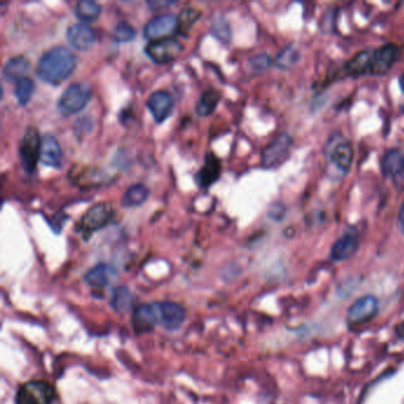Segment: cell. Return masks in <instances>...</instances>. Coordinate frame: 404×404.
Instances as JSON below:
<instances>
[{
    "label": "cell",
    "mask_w": 404,
    "mask_h": 404,
    "mask_svg": "<svg viewBox=\"0 0 404 404\" xmlns=\"http://www.w3.org/2000/svg\"><path fill=\"white\" fill-rule=\"evenodd\" d=\"M382 172L393 178L397 185L404 186V155L398 150H390L382 159Z\"/></svg>",
    "instance_id": "obj_15"
},
{
    "label": "cell",
    "mask_w": 404,
    "mask_h": 404,
    "mask_svg": "<svg viewBox=\"0 0 404 404\" xmlns=\"http://www.w3.org/2000/svg\"><path fill=\"white\" fill-rule=\"evenodd\" d=\"M354 147L349 141H342L334 145L329 152V159L334 163L340 171L347 172L354 161Z\"/></svg>",
    "instance_id": "obj_21"
},
{
    "label": "cell",
    "mask_w": 404,
    "mask_h": 404,
    "mask_svg": "<svg viewBox=\"0 0 404 404\" xmlns=\"http://www.w3.org/2000/svg\"><path fill=\"white\" fill-rule=\"evenodd\" d=\"M40 160L50 168H60L62 164V150L58 139L51 134L42 138Z\"/></svg>",
    "instance_id": "obj_18"
},
{
    "label": "cell",
    "mask_w": 404,
    "mask_h": 404,
    "mask_svg": "<svg viewBox=\"0 0 404 404\" xmlns=\"http://www.w3.org/2000/svg\"><path fill=\"white\" fill-rule=\"evenodd\" d=\"M133 329L138 334L151 332L155 326H161L160 302L141 305L133 313Z\"/></svg>",
    "instance_id": "obj_8"
},
{
    "label": "cell",
    "mask_w": 404,
    "mask_h": 404,
    "mask_svg": "<svg viewBox=\"0 0 404 404\" xmlns=\"http://www.w3.org/2000/svg\"><path fill=\"white\" fill-rule=\"evenodd\" d=\"M56 390L51 383L43 379H33L19 386L16 393V404H53Z\"/></svg>",
    "instance_id": "obj_2"
},
{
    "label": "cell",
    "mask_w": 404,
    "mask_h": 404,
    "mask_svg": "<svg viewBox=\"0 0 404 404\" xmlns=\"http://www.w3.org/2000/svg\"><path fill=\"white\" fill-rule=\"evenodd\" d=\"M67 38L69 44L79 51L89 50L95 43L93 29L83 23L72 24L67 31Z\"/></svg>",
    "instance_id": "obj_14"
},
{
    "label": "cell",
    "mask_w": 404,
    "mask_h": 404,
    "mask_svg": "<svg viewBox=\"0 0 404 404\" xmlns=\"http://www.w3.org/2000/svg\"><path fill=\"white\" fill-rule=\"evenodd\" d=\"M147 107L150 109L151 114L155 121H165L171 114L173 108V100L170 93L165 90H157L152 93L147 100Z\"/></svg>",
    "instance_id": "obj_13"
},
{
    "label": "cell",
    "mask_w": 404,
    "mask_h": 404,
    "mask_svg": "<svg viewBox=\"0 0 404 404\" xmlns=\"http://www.w3.org/2000/svg\"><path fill=\"white\" fill-rule=\"evenodd\" d=\"M75 55L63 47H55L40 58L37 65V74L44 82L60 84L65 82L76 68Z\"/></svg>",
    "instance_id": "obj_1"
},
{
    "label": "cell",
    "mask_w": 404,
    "mask_h": 404,
    "mask_svg": "<svg viewBox=\"0 0 404 404\" xmlns=\"http://www.w3.org/2000/svg\"><path fill=\"white\" fill-rule=\"evenodd\" d=\"M182 50V45L180 42L168 37L164 40H152L147 44L145 53L158 65H165L178 58Z\"/></svg>",
    "instance_id": "obj_7"
},
{
    "label": "cell",
    "mask_w": 404,
    "mask_h": 404,
    "mask_svg": "<svg viewBox=\"0 0 404 404\" xmlns=\"http://www.w3.org/2000/svg\"><path fill=\"white\" fill-rule=\"evenodd\" d=\"M293 145V139L290 134L283 133L276 136L268 146L266 147L261 155L262 168H275L283 164L290 157V148Z\"/></svg>",
    "instance_id": "obj_4"
},
{
    "label": "cell",
    "mask_w": 404,
    "mask_h": 404,
    "mask_svg": "<svg viewBox=\"0 0 404 404\" xmlns=\"http://www.w3.org/2000/svg\"><path fill=\"white\" fill-rule=\"evenodd\" d=\"M396 332L400 338H404V322H402L396 329Z\"/></svg>",
    "instance_id": "obj_36"
},
{
    "label": "cell",
    "mask_w": 404,
    "mask_h": 404,
    "mask_svg": "<svg viewBox=\"0 0 404 404\" xmlns=\"http://www.w3.org/2000/svg\"><path fill=\"white\" fill-rule=\"evenodd\" d=\"M271 63H272V60L268 55L260 54L251 58L249 67L253 72L260 74V72H266L271 67Z\"/></svg>",
    "instance_id": "obj_32"
},
{
    "label": "cell",
    "mask_w": 404,
    "mask_h": 404,
    "mask_svg": "<svg viewBox=\"0 0 404 404\" xmlns=\"http://www.w3.org/2000/svg\"><path fill=\"white\" fill-rule=\"evenodd\" d=\"M398 224H400L402 233H404V202L402 207H400V212H398Z\"/></svg>",
    "instance_id": "obj_35"
},
{
    "label": "cell",
    "mask_w": 404,
    "mask_h": 404,
    "mask_svg": "<svg viewBox=\"0 0 404 404\" xmlns=\"http://www.w3.org/2000/svg\"><path fill=\"white\" fill-rule=\"evenodd\" d=\"M378 312V301L372 295H365L352 304L349 313L347 322L350 325L358 326L371 320Z\"/></svg>",
    "instance_id": "obj_11"
},
{
    "label": "cell",
    "mask_w": 404,
    "mask_h": 404,
    "mask_svg": "<svg viewBox=\"0 0 404 404\" xmlns=\"http://www.w3.org/2000/svg\"><path fill=\"white\" fill-rule=\"evenodd\" d=\"M299 60H300V51H299V49L297 47H294V45H288V47L280 51L274 62H275V65L278 68L283 69V70H288V69L293 68L294 65L299 62Z\"/></svg>",
    "instance_id": "obj_26"
},
{
    "label": "cell",
    "mask_w": 404,
    "mask_h": 404,
    "mask_svg": "<svg viewBox=\"0 0 404 404\" xmlns=\"http://www.w3.org/2000/svg\"><path fill=\"white\" fill-rule=\"evenodd\" d=\"M400 90H402V92H403L404 94V74L400 77ZM402 111H404V104L403 106H402Z\"/></svg>",
    "instance_id": "obj_37"
},
{
    "label": "cell",
    "mask_w": 404,
    "mask_h": 404,
    "mask_svg": "<svg viewBox=\"0 0 404 404\" xmlns=\"http://www.w3.org/2000/svg\"><path fill=\"white\" fill-rule=\"evenodd\" d=\"M400 58V49L395 44H386L373 49L372 56V76H383L390 72Z\"/></svg>",
    "instance_id": "obj_12"
},
{
    "label": "cell",
    "mask_w": 404,
    "mask_h": 404,
    "mask_svg": "<svg viewBox=\"0 0 404 404\" xmlns=\"http://www.w3.org/2000/svg\"><path fill=\"white\" fill-rule=\"evenodd\" d=\"M33 92H35V82L29 77L19 80L15 88V97L18 101L19 104H28L31 97H33Z\"/></svg>",
    "instance_id": "obj_28"
},
{
    "label": "cell",
    "mask_w": 404,
    "mask_h": 404,
    "mask_svg": "<svg viewBox=\"0 0 404 404\" xmlns=\"http://www.w3.org/2000/svg\"><path fill=\"white\" fill-rule=\"evenodd\" d=\"M219 93L215 89H208L202 94L198 104H197L196 111L200 116H208L215 111L216 106L219 104Z\"/></svg>",
    "instance_id": "obj_25"
},
{
    "label": "cell",
    "mask_w": 404,
    "mask_h": 404,
    "mask_svg": "<svg viewBox=\"0 0 404 404\" xmlns=\"http://www.w3.org/2000/svg\"><path fill=\"white\" fill-rule=\"evenodd\" d=\"M212 33L222 43H229L230 40H231V30H230L229 23L226 22L223 17H216L212 21Z\"/></svg>",
    "instance_id": "obj_30"
},
{
    "label": "cell",
    "mask_w": 404,
    "mask_h": 404,
    "mask_svg": "<svg viewBox=\"0 0 404 404\" xmlns=\"http://www.w3.org/2000/svg\"><path fill=\"white\" fill-rule=\"evenodd\" d=\"M200 10L193 8H186L178 16V31L182 33H187L192 28L193 24L200 18Z\"/></svg>",
    "instance_id": "obj_29"
},
{
    "label": "cell",
    "mask_w": 404,
    "mask_h": 404,
    "mask_svg": "<svg viewBox=\"0 0 404 404\" xmlns=\"http://www.w3.org/2000/svg\"><path fill=\"white\" fill-rule=\"evenodd\" d=\"M92 97V89L86 83H74L63 92L58 102L62 115H72L82 111Z\"/></svg>",
    "instance_id": "obj_3"
},
{
    "label": "cell",
    "mask_w": 404,
    "mask_h": 404,
    "mask_svg": "<svg viewBox=\"0 0 404 404\" xmlns=\"http://www.w3.org/2000/svg\"><path fill=\"white\" fill-rule=\"evenodd\" d=\"M40 133L35 127L26 129L19 146V158L23 168L28 173H33L36 170L37 161L40 160Z\"/></svg>",
    "instance_id": "obj_5"
},
{
    "label": "cell",
    "mask_w": 404,
    "mask_h": 404,
    "mask_svg": "<svg viewBox=\"0 0 404 404\" xmlns=\"http://www.w3.org/2000/svg\"><path fill=\"white\" fill-rule=\"evenodd\" d=\"M115 276L116 271L111 266L100 263L86 273L84 281L95 288H104L114 280Z\"/></svg>",
    "instance_id": "obj_19"
},
{
    "label": "cell",
    "mask_w": 404,
    "mask_h": 404,
    "mask_svg": "<svg viewBox=\"0 0 404 404\" xmlns=\"http://www.w3.org/2000/svg\"><path fill=\"white\" fill-rule=\"evenodd\" d=\"M177 30H178V17L172 13H165L151 19L145 26L143 35L152 42V40L168 38Z\"/></svg>",
    "instance_id": "obj_9"
},
{
    "label": "cell",
    "mask_w": 404,
    "mask_h": 404,
    "mask_svg": "<svg viewBox=\"0 0 404 404\" xmlns=\"http://www.w3.org/2000/svg\"><path fill=\"white\" fill-rule=\"evenodd\" d=\"M101 6L93 0H81L75 8V15L82 22H93L100 16Z\"/></svg>",
    "instance_id": "obj_24"
},
{
    "label": "cell",
    "mask_w": 404,
    "mask_h": 404,
    "mask_svg": "<svg viewBox=\"0 0 404 404\" xmlns=\"http://www.w3.org/2000/svg\"><path fill=\"white\" fill-rule=\"evenodd\" d=\"M148 197V189L143 184L129 186L122 196L121 203L126 208H134L145 203Z\"/></svg>",
    "instance_id": "obj_23"
},
{
    "label": "cell",
    "mask_w": 404,
    "mask_h": 404,
    "mask_svg": "<svg viewBox=\"0 0 404 404\" xmlns=\"http://www.w3.org/2000/svg\"><path fill=\"white\" fill-rule=\"evenodd\" d=\"M358 236L354 233H347L338 239L331 248V258L333 261H345L352 258L358 251Z\"/></svg>",
    "instance_id": "obj_17"
},
{
    "label": "cell",
    "mask_w": 404,
    "mask_h": 404,
    "mask_svg": "<svg viewBox=\"0 0 404 404\" xmlns=\"http://www.w3.org/2000/svg\"><path fill=\"white\" fill-rule=\"evenodd\" d=\"M136 35V29L127 22L119 23L118 26H115L114 30H113V40L120 42V43H125V42L134 40Z\"/></svg>",
    "instance_id": "obj_31"
},
{
    "label": "cell",
    "mask_w": 404,
    "mask_h": 404,
    "mask_svg": "<svg viewBox=\"0 0 404 404\" xmlns=\"http://www.w3.org/2000/svg\"><path fill=\"white\" fill-rule=\"evenodd\" d=\"M161 326L168 331L178 329L185 322L186 312L182 306L175 302H160Z\"/></svg>",
    "instance_id": "obj_16"
},
{
    "label": "cell",
    "mask_w": 404,
    "mask_h": 404,
    "mask_svg": "<svg viewBox=\"0 0 404 404\" xmlns=\"http://www.w3.org/2000/svg\"><path fill=\"white\" fill-rule=\"evenodd\" d=\"M372 56H373V49L359 51L351 58L350 61H347L343 65V68L340 69L338 74H336L334 79L371 75Z\"/></svg>",
    "instance_id": "obj_10"
},
{
    "label": "cell",
    "mask_w": 404,
    "mask_h": 404,
    "mask_svg": "<svg viewBox=\"0 0 404 404\" xmlns=\"http://www.w3.org/2000/svg\"><path fill=\"white\" fill-rule=\"evenodd\" d=\"M221 172V161L214 153L207 154L203 168L197 175V182L202 187H208L219 179Z\"/></svg>",
    "instance_id": "obj_20"
},
{
    "label": "cell",
    "mask_w": 404,
    "mask_h": 404,
    "mask_svg": "<svg viewBox=\"0 0 404 404\" xmlns=\"http://www.w3.org/2000/svg\"><path fill=\"white\" fill-rule=\"evenodd\" d=\"M132 305L133 294L129 292V288L126 287L115 288L111 295V306L115 311L124 313V312L129 311V308L132 307Z\"/></svg>",
    "instance_id": "obj_27"
},
{
    "label": "cell",
    "mask_w": 404,
    "mask_h": 404,
    "mask_svg": "<svg viewBox=\"0 0 404 404\" xmlns=\"http://www.w3.org/2000/svg\"><path fill=\"white\" fill-rule=\"evenodd\" d=\"M336 13L337 11L334 9H331L329 11L326 12L325 16L322 17V31L325 33H329L334 30V24H336Z\"/></svg>",
    "instance_id": "obj_33"
},
{
    "label": "cell",
    "mask_w": 404,
    "mask_h": 404,
    "mask_svg": "<svg viewBox=\"0 0 404 404\" xmlns=\"http://www.w3.org/2000/svg\"><path fill=\"white\" fill-rule=\"evenodd\" d=\"M29 68L30 62L28 58L24 56H15L5 63L3 74L8 81L18 82L19 80L26 77V72H29Z\"/></svg>",
    "instance_id": "obj_22"
},
{
    "label": "cell",
    "mask_w": 404,
    "mask_h": 404,
    "mask_svg": "<svg viewBox=\"0 0 404 404\" xmlns=\"http://www.w3.org/2000/svg\"><path fill=\"white\" fill-rule=\"evenodd\" d=\"M113 219V208L109 203H97L83 215L80 221L79 229L84 235H90L94 231L102 229L111 222Z\"/></svg>",
    "instance_id": "obj_6"
},
{
    "label": "cell",
    "mask_w": 404,
    "mask_h": 404,
    "mask_svg": "<svg viewBox=\"0 0 404 404\" xmlns=\"http://www.w3.org/2000/svg\"><path fill=\"white\" fill-rule=\"evenodd\" d=\"M171 4L172 3H170V1H148V5L153 10H160V8H166V6H170Z\"/></svg>",
    "instance_id": "obj_34"
}]
</instances>
